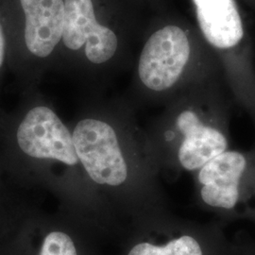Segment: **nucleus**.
<instances>
[{"label": "nucleus", "mask_w": 255, "mask_h": 255, "mask_svg": "<svg viewBox=\"0 0 255 255\" xmlns=\"http://www.w3.org/2000/svg\"><path fill=\"white\" fill-rule=\"evenodd\" d=\"M232 94L224 79L194 85L166 103L160 116L164 141L177 143L183 169L199 170L227 150Z\"/></svg>", "instance_id": "f257e3e1"}, {"label": "nucleus", "mask_w": 255, "mask_h": 255, "mask_svg": "<svg viewBox=\"0 0 255 255\" xmlns=\"http://www.w3.org/2000/svg\"><path fill=\"white\" fill-rule=\"evenodd\" d=\"M136 78L146 97L167 103L192 86L224 79V75L198 29L167 23L146 37L137 61Z\"/></svg>", "instance_id": "f03ea898"}, {"label": "nucleus", "mask_w": 255, "mask_h": 255, "mask_svg": "<svg viewBox=\"0 0 255 255\" xmlns=\"http://www.w3.org/2000/svg\"><path fill=\"white\" fill-rule=\"evenodd\" d=\"M72 138L79 161L94 182L117 186L127 180V163L117 131L108 122L96 118L81 119Z\"/></svg>", "instance_id": "7ed1b4c3"}, {"label": "nucleus", "mask_w": 255, "mask_h": 255, "mask_svg": "<svg viewBox=\"0 0 255 255\" xmlns=\"http://www.w3.org/2000/svg\"><path fill=\"white\" fill-rule=\"evenodd\" d=\"M61 45L81 54L93 65L110 63L119 49V38L99 18L94 0H64V31Z\"/></svg>", "instance_id": "20e7f679"}, {"label": "nucleus", "mask_w": 255, "mask_h": 255, "mask_svg": "<svg viewBox=\"0 0 255 255\" xmlns=\"http://www.w3.org/2000/svg\"><path fill=\"white\" fill-rule=\"evenodd\" d=\"M17 142L26 154L76 165L79 158L72 132L53 110L46 105L29 110L17 129Z\"/></svg>", "instance_id": "39448f33"}, {"label": "nucleus", "mask_w": 255, "mask_h": 255, "mask_svg": "<svg viewBox=\"0 0 255 255\" xmlns=\"http://www.w3.org/2000/svg\"><path fill=\"white\" fill-rule=\"evenodd\" d=\"M249 165L248 155L227 149L201 166L198 179L203 201L212 207L233 209Z\"/></svg>", "instance_id": "423d86ee"}, {"label": "nucleus", "mask_w": 255, "mask_h": 255, "mask_svg": "<svg viewBox=\"0 0 255 255\" xmlns=\"http://www.w3.org/2000/svg\"><path fill=\"white\" fill-rule=\"evenodd\" d=\"M25 14L24 39L28 52L46 59L61 45L64 0H20Z\"/></svg>", "instance_id": "0eeeda50"}, {"label": "nucleus", "mask_w": 255, "mask_h": 255, "mask_svg": "<svg viewBox=\"0 0 255 255\" xmlns=\"http://www.w3.org/2000/svg\"><path fill=\"white\" fill-rule=\"evenodd\" d=\"M128 255H202L199 242L189 236L174 239L164 246L140 243L131 249Z\"/></svg>", "instance_id": "6e6552de"}, {"label": "nucleus", "mask_w": 255, "mask_h": 255, "mask_svg": "<svg viewBox=\"0 0 255 255\" xmlns=\"http://www.w3.org/2000/svg\"><path fill=\"white\" fill-rule=\"evenodd\" d=\"M40 255H78L70 237L61 232H53L46 237Z\"/></svg>", "instance_id": "1a4fd4ad"}, {"label": "nucleus", "mask_w": 255, "mask_h": 255, "mask_svg": "<svg viewBox=\"0 0 255 255\" xmlns=\"http://www.w3.org/2000/svg\"><path fill=\"white\" fill-rule=\"evenodd\" d=\"M5 48H6V41H5L3 28H2V26L0 24V67L2 66V64L4 63Z\"/></svg>", "instance_id": "9d476101"}]
</instances>
